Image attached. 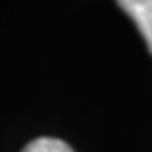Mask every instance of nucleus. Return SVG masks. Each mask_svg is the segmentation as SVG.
<instances>
[{
	"label": "nucleus",
	"instance_id": "nucleus-1",
	"mask_svg": "<svg viewBox=\"0 0 152 152\" xmlns=\"http://www.w3.org/2000/svg\"><path fill=\"white\" fill-rule=\"evenodd\" d=\"M117 4L134 20L152 53V0H117Z\"/></svg>",
	"mask_w": 152,
	"mask_h": 152
},
{
	"label": "nucleus",
	"instance_id": "nucleus-2",
	"mask_svg": "<svg viewBox=\"0 0 152 152\" xmlns=\"http://www.w3.org/2000/svg\"><path fill=\"white\" fill-rule=\"evenodd\" d=\"M22 152H73V150H71L63 140H59V138L42 136V138L32 140Z\"/></svg>",
	"mask_w": 152,
	"mask_h": 152
}]
</instances>
